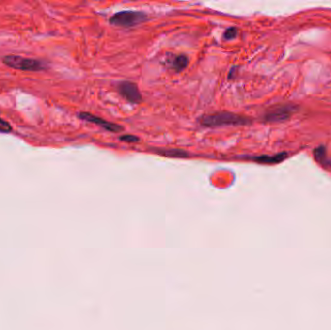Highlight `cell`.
<instances>
[{"label":"cell","mask_w":331,"mask_h":330,"mask_svg":"<svg viewBox=\"0 0 331 330\" xmlns=\"http://www.w3.org/2000/svg\"><path fill=\"white\" fill-rule=\"evenodd\" d=\"M155 153H158L162 156L171 157V158H188L189 153L181 150V149H155L153 150Z\"/></svg>","instance_id":"obj_9"},{"label":"cell","mask_w":331,"mask_h":330,"mask_svg":"<svg viewBox=\"0 0 331 330\" xmlns=\"http://www.w3.org/2000/svg\"><path fill=\"white\" fill-rule=\"evenodd\" d=\"M238 35V29L236 27H230L228 28L224 33V39L226 40H232L237 37Z\"/></svg>","instance_id":"obj_11"},{"label":"cell","mask_w":331,"mask_h":330,"mask_svg":"<svg viewBox=\"0 0 331 330\" xmlns=\"http://www.w3.org/2000/svg\"><path fill=\"white\" fill-rule=\"evenodd\" d=\"M79 117L84 121H87V122H90V123H94L98 126H100L101 128L109 131V132H112V133H118V132H121L123 131V127H121L120 125H117L115 123H111V122H109L105 119H102L98 116H95L91 113H88V112H80L79 113Z\"/></svg>","instance_id":"obj_5"},{"label":"cell","mask_w":331,"mask_h":330,"mask_svg":"<svg viewBox=\"0 0 331 330\" xmlns=\"http://www.w3.org/2000/svg\"><path fill=\"white\" fill-rule=\"evenodd\" d=\"M251 120L245 116L232 112L221 111L208 115H204L200 119V123L204 127L216 128L224 126H241L250 124Z\"/></svg>","instance_id":"obj_1"},{"label":"cell","mask_w":331,"mask_h":330,"mask_svg":"<svg viewBox=\"0 0 331 330\" xmlns=\"http://www.w3.org/2000/svg\"><path fill=\"white\" fill-rule=\"evenodd\" d=\"M188 57L184 54H178V55H171L169 58H167L166 63L169 65V67L174 72L178 73L183 71L187 65H188Z\"/></svg>","instance_id":"obj_7"},{"label":"cell","mask_w":331,"mask_h":330,"mask_svg":"<svg viewBox=\"0 0 331 330\" xmlns=\"http://www.w3.org/2000/svg\"><path fill=\"white\" fill-rule=\"evenodd\" d=\"M314 154H315V159L321 163V164H324V165H327L329 164L328 161H327V153H326V148L324 146H321L320 148H317L315 149L314 151Z\"/></svg>","instance_id":"obj_10"},{"label":"cell","mask_w":331,"mask_h":330,"mask_svg":"<svg viewBox=\"0 0 331 330\" xmlns=\"http://www.w3.org/2000/svg\"><path fill=\"white\" fill-rule=\"evenodd\" d=\"M292 109L288 107H278L269 110L266 115L265 119L268 122H279L290 117Z\"/></svg>","instance_id":"obj_6"},{"label":"cell","mask_w":331,"mask_h":330,"mask_svg":"<svg viewBox=\"0 0 331 330\" xmlns=\"http://www.w3.org/2000/svg\"><path fill=\"white\" fill-rule=\"evenodd\" d=\"M147 15L142 11L126 10L115 13L110 18V22L115 26L129 28L147 20Z\"/></svg>","instance_id":"obj_2"},{"label":"cell","mask_w":331,"mask_h":330,"mask_svg":"<svg viewBox=\"0 0 331 330\" xmlns=\"http://www.w3.org/2000/svg\"><path fill=\"white\" fill-rule=\"evenodd\" d=\"M12 132V126L2 118H0V133L9 134Z\"/></svg>","instance_id":"obj_12"},{"label":"cell","mask_w":331,"mask_h":330,"mask_svg":"<svg viewBox=\"0 0 331 330\" xmlns=\"http://www.w3.org/2000/svg\"><path fill=\"white\" fill-rule=\"evenodd\" d=\"M3 63L11 68L21 71H43L46 65L37 59L22 57L19 55H6L3 57Z\"/></svg>","instance_id":"obj_3"},{"label":"cell","mask_w":331,"mask_h":330,"mask_svg":"<svg viewBox=\"0 0 331 330\" xmlns=\"http://www.w3.org/2000/svg\"><path fill=\"white\" fill-rule=\"evenodd\" d=\"M287 153H279L274 156H268V155H263V156H256V157H250L251 160L259 163V164H277L282 162L285 158H287Z\"/></svg>","instance_id":"obj_8"},{"label":"cell","mask_w":331,"mask_h":330,"mask_svg":"<svg viewBox=\"0 0 331 330\" xmlns=\"http://www.w3.org/2000/svg\"><path fill=\"white\" fill-rule=\"evenodd\" d=\"M120 141H126V142H137L139 141V138L135 136H131V135H124L120 137Z\"/></svg>","instance_id":"obj_13"},{"label":"cell","mask_w":331,"mask_h":330,"mask_svg":"<svg viewBox=\"0 0 331 330\" xmlns=\"http://www.w3.org/2000/svg\"><path fill=\"white\" fill-rule=\"evenodd\" d=\"M118 93L129 103L137 105L142 101V97L137 84L131 81H121L117 84Z\"/></svg>","instance_id":"obj_4"}]
</instances>
